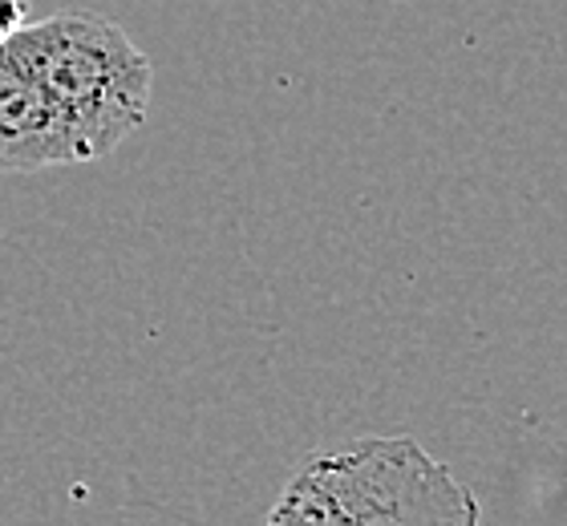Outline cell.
Masks as SVG:
<instances>
[{
  "label": "cell",
  "instance_id": "6da1fadb",
  "mask_svg": "<svg viewBox=\"0 0 567 526\" xmlns=\"http://www.w3.org/2000/svg\"><path fill=\"white\" fill-rule=\"evenodd\" d=\"M264 526H483V510L446 462L393 433L308 457Z\"/></svg>",
  "mask_w": 567,
  "mask_h": 526
},
{
  "label": "cell",
  "instance_id": "7a4b0ae2",
  "mask_svg": "<svg viewBox=\"0 0 567 526\" xmlns=\"http://www.w3.org/2000/svg\"><path fill=\"white\" fill-rule=\"evenodd\" d=\"M9 45L53 102L78 163L114 154L151 114V58L102 12L61 9L29 21Z\"/></svg>",
  "mask_w": 567,
  "mask_h": 526
},
{
  "label": "cell",
  "instance_id": "3957f363",
  "mask_svg": "<svg viewBox=\"0 0 567 526\" xmlns=\"http://www.w3.org/2000/svg\"><path fill=\"white\" fill-rule=\"evenodd\" d=\"M70 134L58 110L45 97L33 70L17 58V49L0 45V171L33 175L53 166H73Z\"/></svg>",
  "mask_w": 567,
  "mask_h": 526
},
{
  "label": "cell",
  "instance_id": "277c9868",
  "mask_svg": "<svg viewBox=\"0 0 567 526\" xmlns=\"http://www.w3.org/2000/svg\"><path fill=\"white\" fill-rule=\"evenodd\" d=\"M29 24V0H0V45Z\"/></svg>",
  "mask_w": 567,
  "mask_h": 526
}]
</instances>
